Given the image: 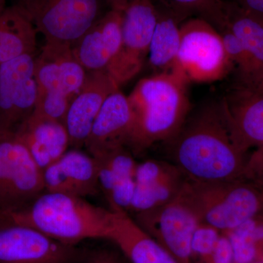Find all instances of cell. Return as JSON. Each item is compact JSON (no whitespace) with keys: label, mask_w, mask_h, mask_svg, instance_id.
Masks as SVG:
<instances>
[{"label":"cell","mask_w":263,"mask_h":263,"mask_svg":"<svg viewBox=\"0 0 263 263\" xmlns=\"http://www.w3.org/2000/svg\"><path fill=\"white\" fill-rule=\"evenodd\" d=\"M122 12L109 9L72 46L79 63L87 72L106 71L122 43Z\"/></svg>","instance_id":"17"},{"label":"cell","mask_w":263,"mask_h":263,"mask_svg":"<svg viewBox=\"0 0 263 263\" xmlns=\"http://www.w3.org/2000/svg\"><path fill=\"white\" fill-rule=\"evenodd\" d=\"M7 1L8 0H0V12L3 11L6 8Z\"/></svg>","instance_id":"33"},{"label":"cell","mask_w":263,"mask_h":263,"mask_svg":"<svg viewBox=\"0 0 263 263\" xmlns=\"http://www.w3.org/2000/svg\"><path fill=\"white\" fill-rule=\"evenodd\" d=\"M259 263H260V262H259Z\"/></svg>","instance_id":"34"},{"label":"cell","mask_w":263,"mask_h":263,"mask_svg":"<svg viewBox=\"0 0 263 263\" xmlns=\"http://www.w3.org/2000/svg\"><path fill=\"white\" fill-rule=\"evenodd\" d=\"M240 8L263 18V0H230Z\"/></svg>","instance_id":"30"},{"label":"cell","mask_w":263,"mask_h":263,"mask_svg":"<svg viewBox=\"0 0 263 263\" xmlns=\"http://www.w3.org/2000/svg\"><path fill=\"white\" fill-rule=\"evenodd\" d=\"M204 263H234L233 249L227 235H221L214 252Z\"/></svg>","instance_id":"29"},{"label":"cell","mask_w":263,"mask_h":263,"mask_svg":"<svg viewBox=\"0 0 263 263\" xmlns=\"http://www.w3.org/2000/svg\"><path fill=\"white\" fill-rule=\"evenodd\" d=\"M45 192L43 171L14 132L0 130V214L28 206Z\"/></svg>","instance_id":"7"},{"label":"cell","mask_w":263,"mask_h":263,"mask_svg":"<svg viewBox=\"0 0 263 263\" xmlns=\"http://www.w3.org/2000/svg\"><path fill=\"white\" fill-rule=\"evenodd\" d=\"M34 59L28 53L0 66V130L16 133L34 113L37 96Z\"/></svg>","instance_id":"11"},{"label":"cell","mask_w":263,"mask_h":263,"mask_svg":"<svg viewBox=\"0 0 263 263\" xmlns=\"http://www.w3.org/2000/svg\"><path fill=\"white\" fill-rule=\"evenodd\" d=\"M138 224L179 263H193L192 240L200 224L178 195L149 211L136 214Z\"/></svg>","instance_id":"10"},{"label":"cell","mask_w":263,"mask_h":263,"mask_svg":"<svg viewBox=\"0 0 263 263\" xmlns=\"http://www.w3.org/2000/svg\"><path fill=\"white\" fill-rule=\"evenodd\" d=\"M45 191L85 197L98 193V165L89 153L71 148L43 171Z\"/></svg>","instance_id":"16"},{"label":"cell","mask_w":263,"mask_h":263,"mask_svg":"<svg viewBox=\"0 0 263 263\" xmlns=\"http://www.w3.org/2000/svg\"><path fill=\"white\" fill-rule=\"evenodd\" d=\"M16 134L42 171L60 158L70 147L65 124L34 114L21 126Z\"/></svg>","instance_id":"19"},{"label":"cell","mask_w":263,"mask_h":263,"mask_svg":"<svg viewBox=\"0 0 263 263\" xmlns=\"http://www.w3.org/2000/svg\"><path fill=\"white\" fill-rule=\"evenodd\" d=\"M167 143L174 165L186 179L218 183L245 178L246 155L235 145L221 101L209 102L189 114Z\"/></svg>","instance_id":"1"},{"label":"cell","mask_w":263,"mask_h":263,"mask_svg":"<svg viewBox=\"0 0 263 263\" xmlns=\"http://www.w3.org/2000/svg\"><path fill=\"white\" fill-rule=\"evenodd\" d=\"M158 18L153 0H132L122 12V43L107 72L119 87L139 73Z\"/></svg>","instance_id":"8"},{"label":"cell","mask_w":263,"mask_h":263,"mask_svg":"<svg viewBox=\"0 0 263 263\" xmlns=\"http://www.w3.org/2000/svg\"><path fill=\"white\" fill-rule=\"evenodd\" d=\"M37 33L16 5L0 12V66L24 54H34Z\"/></svg>","instance_id":"21"},{"label":"cell","mask_w":263,"mask_h":263,"mask_svg":"<svg viewBox=\"0 0 263 263\" xmlns=\"http://www.w3.org/2000/svg\"><path fill=\"white\" fill-rule=\"evenodd\" d=\"M119 89L106 71L87 72L79 92L72 99L65 119V127L72 148L80 149L90 134L104 103Z\"/></svg>","instance_id":"15"},{"label":"cell","mask_w":263,"mask_h":263,"mask_svg":"<svg viewBox=\"0 0 263 263\" xmlns=\"http://www.w3.org/2000/svg\"><path fill=\"white\" fill-rule=\"evenodd\" d=\"M86 252L30 227L0 222V263H81Z\"/></svg>","instance_id":"9"},{"label":"cell","mask_w":263,"mask_h":263,"mask_svg":"<svg viewBox=\"0 0 263 263\" xmlns=\"http://www.w3.org/2000/svg\"><path fill=\"white\" fill-rule=\"evenodd\" d=\"M161 5L184 20L192 14L200 15L211 24L219 18L223 0H159Z\"/></svg>","instance_id":"24"},{"label":"cell","mask_w":263,"mask_h":263,"mask_svg":"<svg viewBox=\"0 0 263 263\" xmlns=\"http://www.w3.org/2000/svg\"><path fill=\"white\" fill-rule=\"evenodd\" d=\"M86 73L70 45L46 42L34 59L37 96L62 97L72 101L84 85Z\"/></svg>","instance_id":"12"},{"label":"cell","mask_w":263,"mask_h":263,"mask_svg":"<svg viewBox=\"0 0 263 263\" xmlns=\"http://www.w3.org/2000/svg\"><path fill=\"white\" fill-rule=\"evenodd\" d=\"M95 159L98 165L99 188L105 197L119 185L135 179L138 164L126 148L114 150Z\"/></svg>","instance_id":"23"},{"label":"cell","mask_w":263,"mask_h":263,"mask_svg":"<svg viewBox=\"0 0 263 263\" xmlns=\"http://www.w3.org/2000/svg\"><path fill=\"white\" fill-rule=\"evenodd\" d=\"M135 115L128 97L120 89L104 103L84 146L95 158L130 146Z\"/></svg>","instance_id":"14"},{"label":"cell","mask_w":263,"mask_h":263,"mask_svg":"<svg viewBox=\"0 0 263 263\" xmlns=\"http://www.w3.org/2000/svg\"><path fill=\"white\" fill-rule=\"evenodd\" d=\"M240 84L247 85L254 89L259 90L263 92V76L253 80L247 81V82H239Z\"/></svg>","instance_id":"32"},{"label":"cell","mask_w":263,"mask_h":263,"mask_svg":"<svg viewBox=\"0 0 263 263\" xmlns=\"http://www.w3.org/2000/svg\"><path fill=\"white\" fill-rule=\"evenodd\" d=\"M189 83L177 72L157 73L141 79L128 96L135 115L130 148L140 151L168 142L190 114Z\"/></svg>","instance_id":"3"},{"label":"cell","mask_w":263,"mask_h":263,"mask_svg":"<svg viewBox=\"0 0 263 263\" xmlns=\"http://www.w3.org/2000/svg\"><path fill=\"white\" fill-rule=\"evenodd\" d=\"M111 209L93 205L80 197L43 192L18 212L0 214V222L30 227L50 238L78 245L89 239H108Z\"/></svg>","instance_id":"2"},{"label":"cell","mask_w":263,"mask_h":263,"mask_svg":"<svg viewBox=\"0 0 263 263\" xmlns=\"http://www.w3.org/2000/svg\"><path fill=\"white\" fill-rule=\"evenodd\" d=\"M229 238L233 249L234 263H251L257 255V247L253 240L248 237L229 232Z\"/></svg>","instance_id":"26"},{"label":"cell","mask_w":263,"mask_h":263,"mask_svg":"<svg viewBox=\"0 0 263 263\" xmlns=\"http://www.w3.org/2000/svg\"><path fill=\"white\" fill-rule=\"evenodd\" d=\"M233 68L220 32L205 18H192L181 25V43L174 72L190 83H212Z\"/></svg>","instance_id":"5"},{"label":"cell","mask_w":263,"mask_h":263,"mask_svg":"<svg viewBox=\"0 0 263 263\" xmlns=\"http://www.w3.org/2000/svg\"><path fill=\"white\" fill-rule=\"evenodd\" d=\"M132 0H105V3L111 10L123 11Z\"/></svg>","instance_id":"31"},{"label":"cell","mask_w":263,"mask_h":263,"mask_svg":"<svg viewBox=\"0 0 263 263\" xmlns=\"http://www.w3.org/2000/svg\"><path fill=\"white\" fill-rule=\"evenodd\" d=\"M219 230L200 223L193 235L192 240V255L200 263H204L214 252L220 238Z\"/></svg>","instance_id":"25"},{"label":"cell","mask_w":263,"mask_h":263,"mask_svg":"<svg viewBox=\"0 0 263 263\" xmlns=\"http://www.w3.org/2000/svg\"><path fill=\"white\" fill-rule=\"evenodd\" d=\"M108 239L129 263H179L127 212L111 209Z\"/></svg>","instance_id":"18"},{"label":"cell","mask_w":263,"mask_h":263,"mask_svg":"<svg viewBox=\"0 0 263 263\" xmlns=\"http://www.w3.org/2000/svg\"><path fill=\"white\" fill-rule=\"evenodd\" d=\"M178 196L201 224L229 233L263 216V188L250 180L218 183L183 181Z\"/></svg>","instance_id":"4"},{"label":"cell","mask_w":263,"mask_h":263,"mask_svg":"<svg viewBox=\"0 0 263 263\" xmlns=\"http://www.w3.org/2000/svg\"><path fill=\"white\" fill-rule=\"evenodd\" d=\"M46 42L72 46L106 13L105 0H18Z\"/></svg>","instance_id":"6"},{"label":"cell","mask_w":263,"mask_h":263,"mask_svg":"<svg viewBox=\"0 0 263 263\" xmlns=\"http://www.w3.org/2000/svg\"><path fill=\"white\" fill-rule=\"evenodd\" d=\"M226 26L245 48L252 65V75L240 82L263 76V18L242 9L230 0H223L221 14L214 27Z\"/></svg>","instance_id":"20"},{"label":"cell","mask_w":263,"mask_h":263,"mask_svg":"<svg viewBox=\"0 0 263 263\" xmlns=\"http://www.w3.org/2000/svg\"><path fill=\"white\" fill-rule=\"evenodd\" d=\"M157 12L158 18L147 58L155 74L174 70L181 43V25L183 22V18L162 5L157 7Z\"/></svg>","instance_id":"22"},{"label":"cell","mask_w":263,"mask_h":263,"mask_svg":"<svg viewBox=\"0 0 263 263\" xmlns=\"http://www.w3.org/2000/svg\"><path fill=\"white\" fill-rule=\"evenodd\" d=\"M235 145L242 153L263 146V92L235 85L220 100Z\"/></svg>","instance_id":"13"},{"label":"cell","mask_w":263,"mask_h":263,"mask_svg":"<svg viewBox=\"0 0 263 263\" xmlns=\"http://www.w3.org/2000/svg\"><path fill=\"white\" fill-rule=\"evenodd\" d=\"M245 178L263 188V146L256 148L250 158L247 160Z\"/></svg>","instance_id":"27"},{"label":"cell","mask_w":263,"mask_h":263,"mask_svg":"<svg viewBox=\"0 0 263 263\" xmlns=\"http://www.w3.org/2000/svg\"><path fill=\"white\" fill-rule=\"evenodd\" d=\"M122 253L112 249L100 248L86 251L81 263H126Z\"/></svg>","instance_id":"28"}]
</instances>
